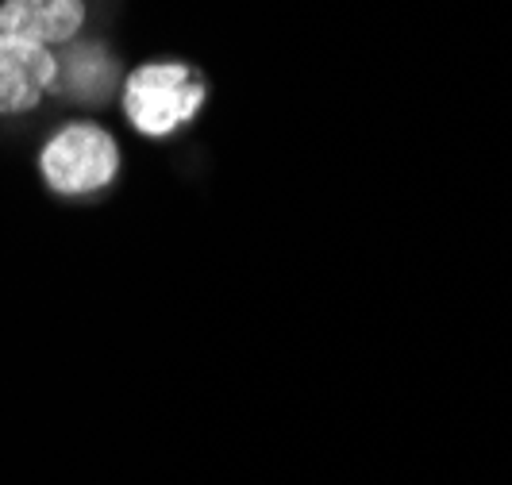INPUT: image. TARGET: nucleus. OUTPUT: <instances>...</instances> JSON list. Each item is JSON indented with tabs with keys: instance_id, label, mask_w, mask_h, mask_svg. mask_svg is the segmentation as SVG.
Returning <instances> with one entry per match:
<instances>
[{
	"instance_id": "1",
	"label": "nucleus",
	"mask_w": 512,
	"mask_h": 485,
	"mask_svg": "<svg viewBox=\"0 0 512 485\" xmlns=\"http://www.w3.org/2000/svg\"><path fill=\"white\" fill-rule=\"evenodd\" d=\"M205 104V81H197L185 62L139 66L124 85V112L143 135H170L189 124Z\"/></svg>"
},
{
	"instance_id": "2",
	"label": "nucleus",
	"mask_w": 512,
	"mask_h": 485,
	"mask_svg": "<svg viewBox=\"0 0 512 485\" xmlns=\"http://www.w3.org/2000/svg\"><path fill=\"white\" fill-rule=\"evenodd\" d=\"M116 170H120V147L97 124H66L43 147V178L66 197L97 193L112 185Z\"/></svg>"
},
{
	"instance_id": "3",
	"label": "nucleus",
	"mask_w": 512,
	"mask_h": 485,
	"mask_svg": "<svg viewBox=\"0 0 512 485\" xmlns=\"http://www.w3.org/2000/svg\"><path fill=\"white\" fill-rule=\"evenodd\" d=\"M58 81V58L51 47L0 39V116L31 112Z\"/></svg>"
},
{
	"instance_id": "4",
	"label": "nucleus",
	"mask_w": 512,
	"mask_h": 485,
	"mask_svg": "<svg viewBox=\"0 0 512 485\" xmlns=\"http://www.w3.org/2000/svg\"><path fill=\"white\" fill-rule=\"evenodd\" d=\"M85 27L81 0H4L0 39H24L39 47H66Z\"/></svg>"
},
{
	"instance_id": "5",
	"label": "nucleus",
	"mask_w": 512,
	"mask_h": 485,
	"mask_svg": "<svg viewBox=\"0 0 512 485\" xmlns=\"http://www.w3.org/2000/svg\"><path fill=\"white\" fill-rule=\"evenodd\" d=\"M112 77H116V66L97 47H81V51L74 47L66 58V89L81 93L85 101H101V93L112 85Z\"/></svg>"
}]
</instances>
